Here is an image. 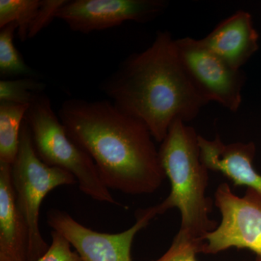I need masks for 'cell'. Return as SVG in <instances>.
<instances>
[{
  "mask_svg": "<svg viewBox=\"0 0 261 261\" xmlns=\"http://www.w3.org/2000/svg\"><path fill=\"white\" fill-rule=\"evenodd\" d=\"M203 243L178 231L166 253L154 261H197L196 256L202 252Z\"/></svg>",
  "mask_w": 261,
  "mask_h": 261,
  "instance_id": "cell-17",
  "label": "cell"
},
{
  "mask_svg": "<svg viewBox=\"0 0 261 261\" xmlns=\"http://www.w3.org/2000/svg\"><path fill=\"white\" fill-rule=\"evenodd\" d=\"M18 29L16 23L8 24L0 29V75L2 80L15 76L39 78V74L25 63L15 47L13 39L15 31Z\"/></svg>",
  "mask_w": 261,
  "mask_h": 261,
  "instance_id": "cell-14",
  "label": "cell"
},
{
  "mask_svg": "<svg viewBox=\"0 0 261 261\" xmlns=\"http://www.w3.org/2000/svg\"><path fill=\"white\" fill-rule=\"evenodd\" d=\"M58 114L70 138L93 160L109 190L148 195L162 185L166 176L159 149L140 119L108 99H67Z\"/></svg>",
  "mask_w": 261,
  "mask_h": 261,
  "instance_id": "cell-1",
  "label": "cell"
},
{
  "mask_svg": "<svg viewBox=\"0 0 261 261\" xmlns=\"http://www.w3.org/2000/svg\"><path fill=\"white\" fill-rule=\"evenodd\" d=\"M42 0H1L0 29L11 23L18 24V35L22 42L28 39L29 29L35 21Z\"/></svg>",
  "mask_w": 261,
  "mask_h": 261,
  "instance_id": "cell-15",
  "label": "cell"
},
{
  "mask_svg": "<svg viewBox=\"0 0 261 261\" xmlns=\"http://www.w3.org/2000/svg\"><path fill=\"white\" fill-rule=\"evenodd\" d=\"M99 89L117 108L145 123L160 143L175 121H192L209 103L189 78L167 31L158 32L145 50L123 60Z\"/></svg>",
  "mask_w": 261,
  "mask_h": 261,
  "instance_id": "cell-2",
  "label": "cell"
},
{
  "mask_svg": "<svg viewBox=\"0 0 261 261\" xmlns=\"http://www.w3.org/2000/svg\"><path fill=\"white\" fill-rule=\"evenodd\" d=\"M202 42L235 69L241 70L259 49L251 15L243 10L221 22Z\"/></svg>",
  "mask_w": 261,
  "mask_h": 261,
  "instance_id": "cell-11",
  "label": "cell"
},
{
  "mask_svg": "<svg viewBox=\"0 0 261 261\" xmlns=\"http://www.w3.org/2000/svg\"><path fill=\"white\" fill-rule=\"evenodd\" d=\"M25 121L34 150L43 163L73 175L81 191L94 200L118 205L99 177L93 160L68 135L45 92L31 103Z\"/></svg>",
  "mask_w": 261,
  "mask_h": 261,
  "instance_id": "cell-4",
  "label": "cell"
},
{
  "mask_svg": "<svg viewBox=\"0 0 261 261\" xmlns=\"http://www.w3.org/2000/svg\"><path fill=\"white\" fill-rule=\"evenodd\" d=\"M46 84L35 77L0 81V102L30 106L38 94L45 91Z\"/></svg>",
  "mask_w": 261,
  "mask_h": 261,
  "instance_id": "cell-16",
  "label": "cell"
},
{
  "mask_svg": "<svg viewBox=\"0 0 261 261\" xmlns=\"http://www.w3.org/2000/svg\"><path fill=\"white\" fill-rule=\"evenodd\" d=\"M12 181L19 209L28 225L29 261H37L49 247L39 228L42 201L57 187L70 186L77 181L65 170L48 166L39 159L25 119L20 130L18 155L12 165Z\"/></svg>",
  "mask_w": 261,
  "mask_h": 261,
  "instance_id": "cell-5",
  "label": "cell"
},
{
  "mask_svg": "<svg viewBox=\"0 0 261 261\" xmlns=\"http://www.w3.org/2000/svg\"><path fill=\"white\" fill-rule=\"evenodd\" d=\"M132 227L117 233H101L83 226L59 209L47 213V224L74 247L82 261H132V246L136 234L159 215L156 206L141 209Z\"/></svg>",
  "mask_w": 261,
  "mask_h": 261,
  "instance_id": "cell-8",
  "label": "cell"
},
{
  "mask_svg": "<svg viewBox=\"0 0 261 261\" xmlns=\"http://www.w3.org/2000/svg\"><path fill=\"white\" fill-rule=\"evenodd\" d=\"M221 224L203 238L202 252L216 254L231 247L247 249L261 257V195L247 189L243 197L222 183L215 193Z\"/></svg>",
  "mask_w": 261,
  "mask_h": 261,
  "instance_id": "cell-6",
  "label": "cell"
},
{
  "mask_svg": "<svg viewBox=\"0 0 261 261\" xmlns=\"http://www.w3.org/2000/svg\"><path fill=\"white\" fill-rule=\"evenodd\" d=\"M198 138L185 122L176 121L170 127L159 151L171 192L155 206L159 215L177 208L181 216L179 231L203 240L218 224L209 216L212 208V200L206 196L209 170L201 161Z\"/></svg>",
  "mask_w": 261,
  "mask_h": 261,
  "instance_id": "cell-3",
  "label": "cell"
},
{
  "mask_svg": "<svg viewBox=\"0 0 261 261\" xmlns=\"http://www.w3.org/2000/svg\"><path fill=\"white\" fill-rule=\"evenodd\" d=\"M29 106L0 102V163L13 165L18 155L22 124Z\"/></svg>",
  "mask_w": 261,
  "mask_h": 261,
  "instance_id": "cell-13",
  "label": "cell"
},
{
  "mask_svg": "<svg viewBox=\"0 0 261 261\" xmlns=\"http://www.w3.org/2000/svg\"><path fill=\"white\" fill-rule=\"evenodd\" d=\"M51 243L47 252L37 261H82L79 254L70 248V244L58 233L51 231Z\"/></svg>",
  "mask_w": 261,
  "mask_h": 261,
  "instance_id": "cell-18",
  "label": "cell"
},
{
  "mask_svg": "<svg viewBox=\"0 0 261 261\" xmlns=\"http://www.w3.org/2000/svg\"><path fill=\"white\" fill-rule=\"evenodd\" d=\"M0 261H29L28 225L19 209L12 165L0 163Z\"/></svg>",
  "mask_w": 261,
  "mask_h": 261,
  "instance_id": "cell-12",
  "label": "cell"
},
{
  "mask_svg": "<svg viewBox=\"0 0 261 261\" xmlns=\"http://www.w3.org/2000/svg\"><path fill=\"white\" fill-rule=\"evenodd\" d=\"M176 46L182 65L197 91L209 102L219 103L237 112L243 101V72L228 65L201 39L181 38L176 39Z\"/></svg>",
  "mask_w": 261,
  "mask_h": 261,
  "instance_id": "cell-7",
  "label": "cell"
},
{
  "mask_svg": "<svg viewBox=\"0 0 261 261\" xmlns=\"http://www.w3.org/2000/svg\"><path fill=\"white\" fill-rule=\"evenodd\" d=\"M200 159L209 171L224 175L235 186H246L261 195V175L254 168L253 142L226 145L219 135L214 140L199 136Z\"/></svg>",
  "mask_w": 261,
  "mask_h": 261,
  "instance_id": "cell-10",
  "label": "cell"
},
{
  "mask_svg": "<svg viewBox=\"0 0 261 261\" xmlns=\"http://www.w3.org/2000/svg\"><path fill=\"white\" fill-rule=\"evenodd\" d=\"M256 261H261V257H257Z\"/></svg>",
  "mask_w": 261,
  "mask_h": 261,
  "instance_id": "cell-20",
  "label": "cell"
},
{
  "mask_svg": "<svg viewBox=\"0 0 261 261\" xmlns=\"http://www.w3.org/2000/svg\"><path fill=\"white\" fill-rule=\"evenodd\" d=\"M165 0H67L57 13L70 30L89 34L126 21L147 23L167 8Z\"/></svg>",
  "mask_w": 261,
  "mask_h": 261,
  "instance_id": "cell-9",
  "label": "cell"
},
{
  "mask_svg": "<svg viewBox=\"0 0 261 261\" xmlns=\"http://www.w3.org/2000/svg\"><path fill=\"white\" fill-rule=\"evenodd\" d=\"M67 0H42V6L35 21L29 29L28 39H32L57 18V13Z\"/></svg>",
  "mask_w": 261,
  "mask_h": 261,
  "instance_id": "cell-19",
  "label": "cell"
}]
</instances>
